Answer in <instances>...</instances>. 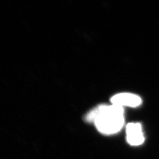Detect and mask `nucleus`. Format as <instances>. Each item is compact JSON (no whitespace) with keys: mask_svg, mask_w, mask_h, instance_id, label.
<instances>
[{"mask_svg":"<svg viewBox=\"0 0 159 159\" xmlns=\"http://www.w3.org/2000/svg\"><path fill=\"white\" fill-rule=\"evenodd\" d=\"M86 120L94 123L101 133L112 135L119 132L123 126V108L113 104L99 106L87 114Z\"/></svg>","mask_w":159,"mask_h":159,"instance_id":"nucleus-1","label":"nucleus"},{"mask_svg":"<svg viewBox=\"0 0 159 159\" xmlns=\"http://www.w3.org/2000/svg\"><path fill=\"white\" fill-rule=\"evenodd\" d=\"M111 104L121 107H138L142 103V99L139 96L132 93H119L111 99Z\"/></svg>","mask_w":159,"mask_h":159,"instance_id":"nucleus-2","label":"nucleus"},{"mask_svg":"<svg viewBox=\"0 0 159 159\" xmlns=\"http://www.w3.org/2000/svg\"><path fill=\"white\" fill-rule=\"evenodd\" d=\"M127 141L132 146L140 145L145 141L142 126L139 123H130L126 127Z\"/></svg>","mask_w":159,"mask_h":159,"instance_id":"nucleus-3","label":"nucleus"}]
</instances>
